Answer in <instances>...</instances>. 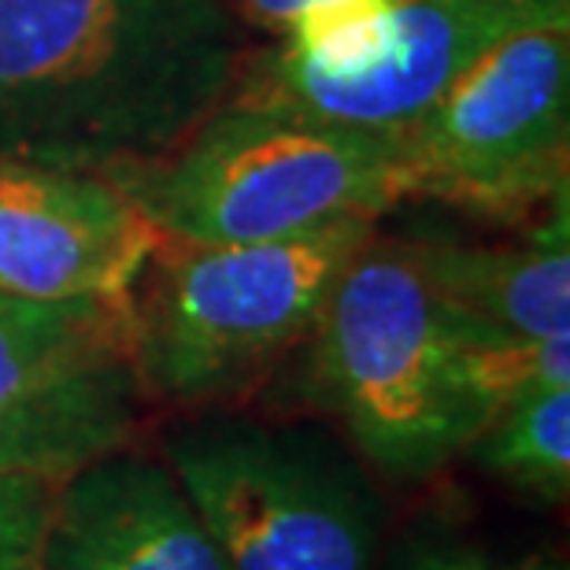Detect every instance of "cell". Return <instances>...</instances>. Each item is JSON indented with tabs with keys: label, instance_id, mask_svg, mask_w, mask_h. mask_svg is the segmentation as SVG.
<instances>
[{
	"label": "cell",
	"instance_id": "1",
	"mask_svg": "<svg viewBox=\"0 0 570 570\" xmlns=\"http://www.w3.org/2000/svg\"><path fill=\"white\" fill-rule=\"evenodd\" d=\"M253 52L223 0H0V159L89 175L159 159Z\"/></svg>",
	"mask_w": 570,
	"mask_h": 570
},
{
	"label": "cell",
	"instance_id": "2",
	"mask_svg": "<svg viewBox=\"0 0 570 570\" xmlns=\"http://www.w3.org/2000/svg\"><path fill=\"white\" fill-rule=\"evenodd\" d=\"M159 237L253 245L345 219L379 223L407 200L401 127H348L226 105L175 153L111 170Z\"/></svg>",
	"mask_w": 570,
	"mask_h": 570
},
{
	"label": "cell",
	"instance_id": "3",
	"mask_svg": "<svg viewBox=\"0 0 570 570\" xmlns=\"http://www.w3.org/2000/svg\"><path fill=\"white\" fill-rule=\"evenodd\" d=\"M301 348L307 401L396 482H426L485 430L460 371V318L430 289L407 242L374 230Z\"/></svg>",
	"mask_w": 570,
	"mask_h": 570
},
{
	"label": "cell",
	"instance_id": "4",
	"mask_svg": "<svg viewBox=\"0 0 570 570\" xmlns=\"http://www.w3.org/2000/svg\"><path fill=\"white\" fill-rule=\"evenodd\" d=\"M379 223L345 219L301 237L193 245L159 237L130 293L134 360L148 396L234 404L301 348L345 264Z\"/></svg>",
	"mask_w": 570,
	"mask_h": 570
},
{
	"label": "cell",
	"instance_id": "5",
	"mask_svg": "<svg viewBox=\"0 0 570 570\" xmlns=\"http://www.w3.org/2000/svg\"><path fill=\"white\" fill-rule=\"evenodd\" d=\"M570 22V0H318L256 45L234 105L348 127H407L522 30Z\"/></svg>",
	"mask_w": 570,
	"mask_h": 570
},
{
	"label": "cell",
	"instance_id": "6",
	"mask_svg": "<svg viewBox=\"0 0 570 570\" xmlns=\"http://www.w3.org/2000/svg\"><path fill=\"white\" fill-rule=\"evenodd\" d=\"M407 200L522 223L570 189V22L522 30L401 127Z\"/></svg>",
	"mask_w": 570,
	"mask_h": 570
},
{
	"label": "cell",
	"instance_id": "7",
	"mask_svg": "<svg viewBox=\"0 0 570 570\" xmlns=\"http://www.w3.org/2000/svg\"><path fill=\"white\" fill-rule=\"evenodd\" d=\"M167 466L230 570H374L379 504L315 433L193 426L167 441Z\"/></svg>",
	"mask_w": 570,
	"mask_h": 570
},
{
	"label": "cell",
	"instance_id": "8",
	"mask_svg": "<svg viewBox=\"0 0 570 570\" xmlns=\"http://www.w3.org/2000/svg\"><path fill=\"white\" fill-rule=\"evenodd\" d=\"M148 401L130 301L0 293V474L63 485L127 449Z\"/></svg>",
	"mask_w": 570,
	"mask_h": 570
},
{
	"label": "cell",
	"instance_id": "9",
	"mask_svg": "<svg viewBox=\"0 0 570 570\" xmlns=\"http://www.w3.org/2000/svg\"><path fill=\"white\" fill-rule=\"evenodd\" d=\"M156 242L111 178L0 159V293L130 301Z\"/></svg>",
	"mask_w": 570,
	"mask_h": 570
},
{
	"label": "cell",
	"instance_id": "10",
	"mask_svg": "<svg viewBox=\"0 0 570 570\" xmlns=\"http://www.w3.org/2000/svg\"><path fill=\"white\" fill-rule=\"evenodd\" d=\"M41 570H230L170 466L116 452L56 485Z\"/></svg>",
	"mask_w": 570,
	"mask_h": 570
},
{
	"label": "cell",
	"instance_id": "11",
	"mask_svg": "<svg viewBox=\"0 0 570 570\" xmlns=\"http://www.w3.org/2000/svg\"><path fill=\"white\" fill-rule=\"evenodd\" d=\"M407 248L455 315L522 337L570 334V189L544 204L515 245L423 237Z\"/></svg>",
	"mask_w": 570,
	"mask_h": 570
},
{
	"label": "cell",
	"instance_id": "12",
	"mask_svg": "<svg viewBox=\"0 0 570 570\" xmlns=\"http://www.w3.org/2000/svg\"><path fill=\"white\" fill-rule=\"evenodd\" d=\"M466 452L500 482L544 504H563L570 489V385L508 404Z\"/></svg>",
	"mask_w": 570,
	"mask_h": 570
},
{
	"label": "cell",
	"instance_id": "13",
	"mask_svg": "<svg viewBox=\"0 0 570 570\" xmlns=\"http://www.w3.org/2000/svg\"><path fill=\"white\" fill-rule=\"evenodd\" d=\"M460 318V371L485 426L530 393L570 385V334L522 337Z\"/></svg>",
	"mask_w": 570,
	"mask_h": 570
},
{
	"label": "cell",
	"instance_id": "14",
	"mask_svg": "<svg viewBox=\"0 0 570 570\" xmlns=\"http://www.w3.org/2000/svg\"><path fill=\"white\" fill-rule=\"evenodd\" d=\"M56 485L27 474H0V570H41Z\"/></svg>",
	"mask_w": 570,
	"mask_h": 570
},
{
	"label": "cell",
	"instance_id": "15",
	"mask_svg": "<svg viewBox=\"0 0 570 570\" xmlns=\"http://www.w3.org/2000/svg\"><path fill=\"white\" fill-rule=\"evenodd\" d=\"M385 570H493L482 552L466 541H415L393 556Z\"/></svg>",
	"mask_w": 570,
	"mask_h": 570
},
{
	"label": "cell",
	"instance_id": "16",
	"mask_svg": "<svg viewBox=\"0 0 570 570\" xmlns=\"http://www.w3.org/2000/svg\"><path fill=\"white\" fill-rule=\"evenodd\" d=\"M223 4L245 22L248 33H259V38L275 41L307 8H315L318 0H223Z\"/></svg>",
	"mask_w": 570,
	"mask_h": 570
},
{
	"label": "cell",
	"instance_id": "17",
	"mask_svg": "<svg viewBox=\"0 0 570 570\" xmlns=\"http://www.w3.org/2000/svg\"><path fill=\"white\" fill-rule=\"evenodd\" d=\"M508 570H567V563L560 560V556H527V560H519Z\"/></svg>",
	"mask_w": 570,
	"mask_h": 570
}]
</instances>
